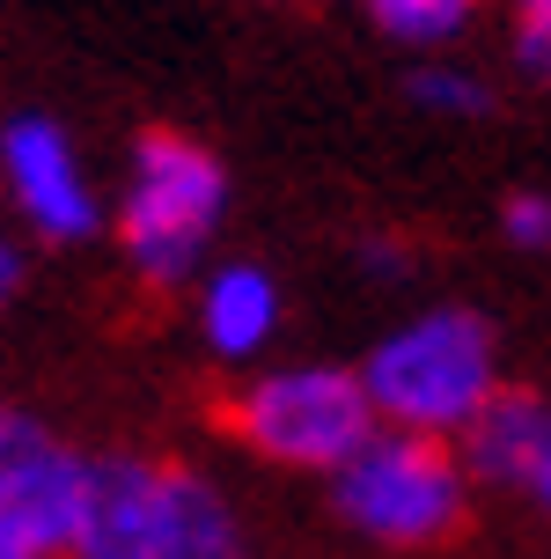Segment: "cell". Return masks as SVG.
<instances>
[{"label": "cell", "instance_id": "e0dca14e", "mask_svg": "<svg viewBox=\"0 0 551 559\" xmlns=\"http://www.w3.org/2000/svg\"><path fill=\"white\" fill-rule=\"evenodd\" d=\"M507 8H515V15H537V8H551V0H507Z\"/></svg>", "mask_w": 551, "mask_h": 559}, {"label": "cell", "instance_id": "8992f818", "mask_svg": "<svg viewBox=\"0 0 551 559\" xmlns=\"http://www.w3.org/2000/svg\"><path fill=\"white\" fill-rule=\"evenodd\" d=\"M0 185H8L15 222L37 243H88L110 222V206L96 192V177H88L74 133L45 111H15L0 126Z\"/></svg>", "mask_w": 551, "mask_h": 559}, {"label": "cell", "instance_id": "5b68a950", "mask_svg": "<svg viewBox=\"0 0 551 559\" xmlns=\"http://www.w3.org/2000/svg\"><path fill=\"white\" fill-rule=\"evenodd\" d=\"M96 464L74 442H59L45 419H0V545L37 559H74L96 508Z\"/></svg>", "mask_w": 551, "mask_h": 559}, {"label": "cell", "instance_id": "5bb4252c", "mask_svg": "<svg viewBox=\"0 0 551 559\" xmlns=\"http://www.w3.org/2000/svg\"><path fill=\"white\" fill-rule=\"evenodd\" d=\"M515 59H523L537 82H551V8H537V15H515Z\"/></svg>", "mask_w": 551, "mask_h": 559}, {"label": "cell", "instance_id": "ac0fdd59", "mask_svg": "<svg viewBox=\"0 0 551 559\" xmlns=\"http://www.w3.org/2000/svg\"><path fill=\"white\" fill-rule=\"evenodd\" d=\"M0 559H37V552H8V545H0Z\"/></svg>", "mask_w": 551, "mask_h": 559}, {"label": "cell", "instance_id": "3957f363", "mask_svg": "<svg viewBox=\"0 0 551 559\" xmlns=\"http://www.w3.org/2000/svg\"><path fill=\"white\" fill-rule=\"evenodd\" d=\"M228 427L250 456H265L279 472H324L338 478L360 449L375 442V397L360 383V368L331 361H279L257 368L243 391L228 397Z\"/></svg>", "mask_w": 551, "mask_h": 559}, {"label": "cell", "instance_id": "52a82bcc", "mask_svg": "<svg viewBox=\"0 0 551 559\" xmlns=\"http://www.w3.org/2000/svg\"><path fill=\"white\" fill-rule=\"evenodd\" d=\"M464 464L478 486H500L537 515H551V397L500 391L493 413L464 435Z\"/></svg>", "mask_w": 551, "mask_h": 559}, {"label": "cell", "instance_id": "8fae6325", "mask_svg": "<svg viewBox=\"0 0 551 559\" xmlns=\"http://www.w3.org/2000/svg\"><path fill=\"white\" fill-rule=\"evenodd\" d=\"M486 0H360V15L383 29L390 45H412V52H441L478 23Z\"/></svg>", "mask_w": 551, "mask_h": 559}, {"label": "cell", "instance_id": "ba28073f", "mask_svg": "<svg viewBox=\"0 0 551 559\" xmlns=\"http://www.w3.org/2000/svg\"><path fill=\"white\" fill-rule=\"evenodd\" d=\"M192 324L214 361H257L279 338V280L250 258H220V265L199 273Z\"/></svg>", "mask_w": 551, "mask_h": 559}, {"label": "cell", "instance_id": "9a60e30c", "mask_svg": "<svg viewBox=\"0 0 551 559\" xmlns=\"http://www.w3.org/2000/svg\"><path fill=\"white\" fill-rule=\"evenodd\" d=\"M360 265H368V273H397L405 258H397V243H368V251H360Z\"/></svg>", "mask_w": 551, "mask_h": 559}, {"label": "cell", "instance_id": "30bf717a", "mask_svg": "<svg viewBox=\"0 0 551 559\" xmlns=\"http://www.w3.org/2000/svg\"><path fill=\"white\" fill-rule=\"evenodd\" d=\"M155 559H250V537H243V523H236V508H228V493H220L214 478L169 472Z\"/></svg>", "mask_w": 551, "mask_h": 559}, {"label": "cell", "instance_id": "6da1fadb", "mask_svg": "<svg viewBox=\"0 0 551 559\" xmlns=\"http://www.w3.org/2000/svg\"><path fill=\"white\" fill-rule=\"evenodd\" d=\"M360 383L375 397L383 427L464 442L500 397V332L470 302L412 309L405 324H390L368 346Z\"/></svg>", "mask_w": 551, "mask_h": 559}, {"label": "cell", "instance_id": "9c48e42d", "mask_svg": "<svg viewBox=\"0 0 551 559\" xmlns=\"http://www.w3.org/2000/svg\"><path fill=\"white\" fill-rule=\"evenodd\" d=\"M163 493H169V464L147 456H104L96 464V508L74 559H155L163 537Z\"/></svg>", "mask_w": 551, "mask_h": 559}, {"label": "cell", "instance_id": "4fadbf2b", "mask_svg": "<svg viewBox=\"0 0 551 559\" xmlns=\"http://www.w3.org/2000/svg\"><path fill=\"white\" fill-rule=\"evenodd\" d=\"M500 236H507V251L551 258V192H507V206H500Z\"/></svg>", "mask_w": 551, "mask_h": 559}, {"label": "cell", "instance_id": "7c38bea8", "mask_svg": "<svg viewBox=\"0 0 551 559\" xmlns=\"http://www.w3.org/2000/svg\"><path fill=\"white\" fill-rule=\"evenodd\" d=\"M405 96H412L427 118H456V126L493 111V88H486V74H478V67H464V59H448V52L419 59L412 82H405Z\"/></svg>", "mask_w": 551, "mask_h": 559}, {"label": "cell", "instance_id": "2e32d148", "mask_svg": "<svg viewBox=\"0 0 551 559\" xmlns=\"http://www.w3.org/2000/svg\"><path fill=\"white\" fill-rule=\"evenodd\" d=\"M15 280H23V251L8 243V251H0V287H15Z\"/></svg>", "mask_w": 551, "mask_h": 559}, {"label": "cell", "instance_id": "7a4b0ae2", "mask_svg": "<svg viewBox=\"0 0 551 559\" xmlns=\"http://www.w3.org/2000/svg\"><path fill=\"white\" fill-rule=\"evenodd\" d=\"M228 222V169L192 133H140L110 192V236L147 287H184L206 273Z\"/></svg>", "mask_w": 551, "mask_h": 559}, {"label": "cell", "instance_id": "277c9868", "mask_svg": "<svg viewBox=\"0 0 551 559\" xmlns=\"http://www.w3.org/2000/svg\"><path fill=\"white\" fill-rule=\"evenodd\" d=\"M470 464L464 442L441 435H405V427H375V442L360 449L346 472L331 478V508L346 515V531L390 552H427L441 537H456L470 508Z\"/></svg>", "mask_w": 551, "mask_h": 559}]
</instances>
